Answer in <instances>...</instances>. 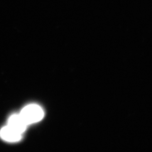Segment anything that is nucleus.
I'll return each instance as SVG.
<instances>
[{
    "label": "nucleus",
    "instance_id": "2",
    "mask_svg": "<svg viewBox=\"0 0 152 152\" xmlns=\"http://www.w3.org/2000/svg\"><path fill=\"white\" fill-rule=\"evenodd\" d=\"M22 134L13 129L9 126L3 127L0 131L1 137L6 141L17 142L21 140Z\"/></svg>",
    "mask_w": 152,
    "mask_h": 152
},
{
    "label": "nucleus",
    "instance_id": "1",
    "mask_svg": "<svg viewBox=\"0 0 152 152\" xmlns=\"http://www.w3.org/2000/svg\"><path fill=\"white\" fill-rule=\"evenodd\" d=\"M20 115L29 125L40 121L44 117V112L38 105L31 104L23 109Z\"/></svg>",
    "mask_w": 152,
    "mask_h": 152
},
{
    "label": "nucleus",
    "instance_id": "3",
    "mask_svg": "<svg viewBox=\"0 0 152 152\" xmlns=\"http://www.w3.org/2000/svg\"><path fill=\"white\" fill-rule=\"evenodd\" d=\"M8 126L23 134L27 129L28 124L20 114H14L11 115L9 119Z\"/></svg>",
    "mask_w": 152,
    "mask_h": 152
}]
</instances>
